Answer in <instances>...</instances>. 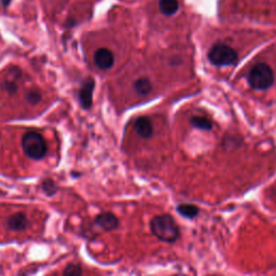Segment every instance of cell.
<instances>
[{
  "label": "cell",
  "mask_w": 276,
  "mask_h": 276,
  "mask_svg": "<svg viewBox=\"0 0 276 276\" xmlns=\"http://www.w3.org/2000/svg\"><path fill=\"white\" fill-rule=\"evenodd\" d=\"M150 230L155 238L165 243H175L179 238V228L170 215H159L150 222Z\"/></svg>",
  "instance_id": "obj_1"
},
{
  "label": "cell",
  "mask_w": 276,
  "mask_h": 276,
  "mask_svg": "<svg viewBox=\"0 0 276 276\" xmlns=\"http://www.w3.org/2000/svg\"><path fill=\"white\" fill-rule=\"evenodd\" d=\"M247 80L253 89L267 90L274 82L273 70L266 63L256 64L249 71Z\"/></svg>",
  "instance_id": "obj_2"
},
{
  "label": "cell",
  "mask_w": 276,
  "mask_h": 276,
  "mask_svg": "<svg viewBox=\"0 0 276 276\" xmlns=\"http://www.w3.org/2000/svg\"><path fill=\"white\" fill-rule=\"evenodd\" d=\"M22 147L25 154L30 159L40 160L47 154V142L37 132H28L23 136Z\"/></svg>",
  "instance_id": "obj_3"
},
{
  "label": "cell",
  "mask_w": 276,
  "mask_h": 276,
  "mask_svg": "<svg viewBox=\"0 0 276 276\" xmlns=\"http://www.w3.org/2000/svg\"><path fill=\"white\" fill-rule=\"evenodd\" d=\"M238 52L225 43L213 45L208 53V60L215 66H230L238 62Z\"/></svg>",
  "instance_id": "obj_4"
},
{
  "label": "cell",
  "mask_w": 276,
  "mask_h": 276,
  "mask_svg": "<svg viewBox=\"0 0 276 276\" xmlns=\"http://www.w3.org/2000/svg\"><path fill=\"white\" fill-rule=\"evenodd\" d=\"M94 62L96 66L102 70H107L114 65L115 57L113 52L106 48L98 49L94 54Z\"/></svg>",
  "instance_id": "obj_5"
},
{
  "label": "cell",
  "mask_w": 276,
  "mask_h": 276,
  "mask_svg": "<svg viewBox=\"0 0 276 276\" xmlns=\"http://www.w3.org/2000/svg\"><path fill=\"white\" fill-rule=\"evenodd\" d=\"M93 90H94V80L92 78H87L82 83L80 89V102L82 106L88 109L92 105V98H93Z\"/></svg>",
  "instance_id": "obj_6"
},
{
  "label": "cell",
  "mask_w": 276,
  "mask_h": 276,
  "mask_svg": "<svg viewBox=\"0 0 276 276\" xmlns=\"http://www.w3.org/2000/svg\"><path fill=\"white\" fill-rule=\"evenodd\" d=\"M95 223L105 231H113L119 226V220L113 213H103L96 217Z\"/></svg>",
  "instance_id": "obj_7"
},
{
  "label": "cell",
  "mask_w": 276,
  "mask_h": 276,
  "mask_svg": "<svg viewBox=\"0 0 276 276\" xmlns=\"http://www.w3.org/2000/svg\"><path fill=\"white\" fill-rule=\"evenodd\" d=\"M134 129L136 133L142 138H150L153 134L152 123L147 117L137 118L134 122Z\"/></svg>",
  "instance_id": "obj_8"
},
{
  "label": "cell",
  "mask_w": 276,
  "mask_h": 276,
  "mask_svg": "<svg viewBox=\"0 0 276 276\" xmlns=\"http://www.w3.org/2000/svg\"><path fill=\"white\" fill-rule=\"evenodd\" d=\"M6 226L12 231H24L28 227V219L25 214L15 213L9 217L8 221H6Z\"/></svg>",
  "instance_id": "obj_9"
},
{
  "label": "cell",
  "mask_w": 276,
  "mask_h": 276,
  "mask_svg": "<svg viewBox=\"0 0 276 276\" xmlns=\"http://www.w3.org/2000/svg\"><path fill=\"white\" fill-rule=\"evenodd\" d=\"M134 90L137 95L141 97L148 96L152 91V84H151L148 78H139L134 83Z\"/></svg>",
  "instance_id": "obj_10"
},
{
  "label": "cell",
  "mask_w": 276,
  "mask_h": 276,
  "mask_svg": "<svg viewBox=\"0 0 276 276\" xmlns=\"http://www.w3.org/2000/svg\"><path fill=\"white\" fill-rule=\"evenodd\" d=\"M160 10L164 15H173L179 8L178 0H160Z\"/></svg>",
  "instance_id": "obj_11"
},
{
  "label": "cell",
  "mask_w": 276,
  "mask_h": 276,
  "mask_svg": "<svg viewBox=\"0 0 276 276\" xmlns=\"http://www.w3.org/2000/svg\"><path fill=\"white\" fill-rule=\"evenodd\" d=\"M177 212L182 217H185V218L192 219L198 216L200 210L198 207L192 204H180L177 206Z\"/></svg>",
  "instance_id": "obj_12"
},
{
  "label": "cell",
  "mask_w": 276,
  "mask_h": 276,
  "mask_svg": "<svg viewBox=\"0 0 276 276\" xmlns=\"http://www.w3.org/2000/svg\"><path fill=\"white\" fill-rule=\"evenodd\" d=\"M191 122L192 126L199 130H203V131H210L213 129V123L209 119L205 117H199V116H194L191 118Z\"/></svg>",
  "instance_id": "obj_13"
},
{
  "label": "cell",
  "mask_w": 276,
  "mask_h": 276,
  "mask_svg": "<svg viewBox=\"0 0 276 276\" xmlns=\"http://www.w3.org/2000/svg\"><path fill=\"white\" fill-rule=\"evenodd\" d=\"M63 276H82V269L78 265L69 264L64 269Z\"/></svg>",
  "instance_id": "obj_14"
},
{
  "label": "cell",
  "mask_w": 276,
  "mask_h": 276,
  "mask_svg": "<svg viewBox=\"0 0 276 276\" xmlns=\"http://www.w3.org/2000/svg\"><path fill=\"white\" fill-rule=\"evenodd\" d=\"M41 187H42V190L44 191V193L47 194V195H49V196H52L53 194H55L56 191H57V190H56V185H55V183L53 181L50 180V179L44 180L42 182Z\"/></svg>",
  "instance_id": "obj_15"
},
{
  "label": "cell",
  "mask_w": 276,
  "mask_h": 276,
  "mask_svg": "<svg viewBox=\"0 0 276 276\" xmlns=\"http://www.w3.org/2000/svg\"><path fill=\"white\" fill-rule=\"evenodd\" d=\"M26 101H27L31 105H36L41 101V94L38 91H29L26 94Z\"/></svg>",
  "instance_id": "obj_16"
},
{
  "label": "cell",
  "mask_w": 276,
  "mask_h": 276,
  "mask_svg": "<svg viewBox=\"0 0 276 276\" xmlns=\"http://www.w3.org/2000/svg\"><path fill=\"white\" fill-rule=\"evenodd\" d=\"M3 89L6 93L13 94V93H15L17 90V83L14 79H13V80H6V81H4Z\"/></svg>",
  "instance_id": "obj_17"
},
{
  "label": "cell",
  "mask_w": 276,
  "mask_h": 276,
  "mask_svg": "<svg viewBox=\"0 0 276 276\" xmlns=\"http://www.w3.org/2000/svg\"><path fill=\"white\" fill-rule=\"evenodd\" d=\"M9 2H10V0H2V3H3L4 5H6V4H9Z\"/></svg>",
  "instance_id": "obj_18"
}]
</instances>
